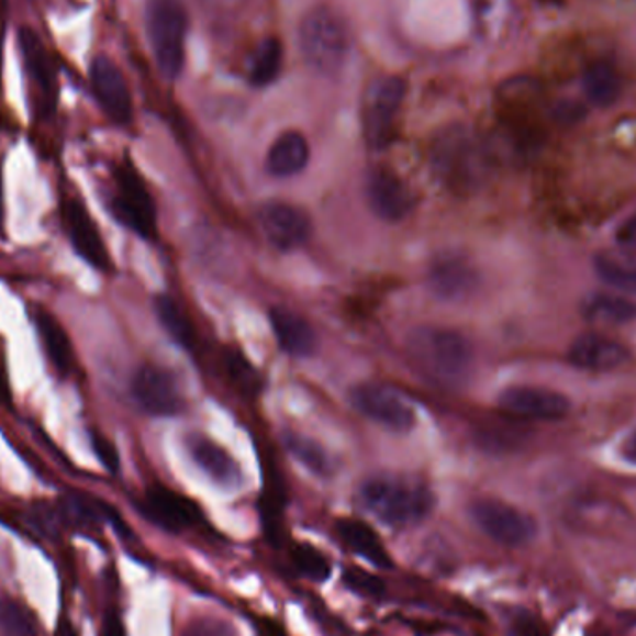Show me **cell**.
Listing matches in <instances>:
<instances>
[{"label":"cell","instance_id":"cell-17","mask_svg":"<svg viewBox=\"0 0 636 636\" xmlns=\"http://www.w3.org/2000/svg\"><path fill=\"white\" fill-rule=\"evenodd\" d=\"M367 201L370 211L375 212L378 219L386 222H400L408 219L415 205L406 182L402 181L394 171L375 170L367 179Z\"/></svg>","mask_w":636,"mask_h":636},{"label":"cell","instance_id":"cell-9","mask_svg":"<svg viewBox=\"0 0 636 636\" xmlns=\"http://www.w3.org/2000/svg\"><path fill=\"white\" fill-rule=\"evenodd\" d=\"M350 402L361 415L389 431L408 432L415 426L417 417L412 404L383 383H359L350 391Z\"/></svg>","mask_w":636,"mask_h":636},{"label":"cell","instance_id":"cell-30","mask_svg":"<svg viewBox=\"0 0 636 636\" xmlns=\"http://www.w3.org/2000/svg\"><path fill=\"white\" fill-rule=\"evenodd\" d=\"M0 635L42 636L36 614L19 600L10 595L0 598Z\"/></svg>","mask_w":636,"mask_h":636},{"label":"cell","instance_id":"cell-25","mask_svg":"<svg viewBox=\"0 0 636 636\" xmlns=\"http://www.w3.org/2000/svg\"><path fill=\"white\" fill-rule=\"evenodd\" d=\"M19 49H21V56H23L31 79L36 82L37 88L43 91V96H47L53 104L56 96L55 71H53L49 53L45 49V45L36 32L32 29H21L19 31Z\"/></svg>","mask_w":636,"mask_h":636},{"label":"cell","instance_id":"cell-27","mask_svg":"<svg viewBox=\"0 0 636 636\" xmlns=\"http://www.w3.org/2000/svg\"><path fill=\"white\" fill-rule=\"evenodd\" d=\"M582 90L595 107H611L622 93L618 71L609 62H594L582 75Z\"/></svg>","mask_w":636,"mask_h":636},{"label":"cell","instance_id":"cell-23","mask_svg":"<svg viewBox=\"0 0 636 636\" xmlns=\"http://www.w3.org/2000/svg\"><path fill=\"white\" fill-rule=\"evenodd\" d=\"M335 533L343 539V544L350 547L352 551L365 558L380 570H391L393 560L389 557L388 549L382 539L376 534L375 528L359 520L345 517L335 523Z\"/></svg>","mask_w":636,"mask_h":636},{"label":"cell","instance_id":"cell-41","mask_svg":"<svg viewBox=\"0 0 636 636\" xmlns=\"http://www.w3.org/2000/svg\"><path fill=\"white\" fill-rule=\"evenodd\" d=\"M622 456L625 460L636 466V431L631 432L627 439H625L624 445H622Z\"/></svg>","mask_w":636,"mask_h":636},{"label":"cell","instance_id":"cell-6","mask_svg":"<svg viewBox=\"0 0 636 636\" xmlns=\"http://www.w3.org/2000/svg\"><path fill=\"white\" fill-rule=\"evenodd\" d=\"M114 192L110 196V212L120 224L138 237H157V207L133 164H120L114 171Z\"/></svg>","mask_w":636,"mask_h":636},{"label":"cell","instance_id":"cell-18","mask_svg":"<svg viewBox=\"0 0 636 636\" xmlns=\"http://www.w3.org/2000/svg\"><path fill=\"white\" fill-rule=\"evenodd\" d=\"M629 348L620 341L601 334H584L571 343L568 359L577 369L606 372L629 361Z\"/></svg>","mask_w":636,"mask_h":636},{"label":"cell","instance_id":"cell-32","mask_svg":"<svg viewBox=\"0 0 636 636\" xmlns=\"http://www.w3.org/2000/svg\"><path fill=\"white\" fill-rule=\"evenodd\" d=\"M225 375L230 382L244 394H255L259 391V376L254 367L248 364V359L237 350H225L224 354Z\"/></svg>","mask_w":636,"mask_h":636},{"label":"cell","instance_id":"cell-19","mask_svg":"<svg viewBox=\"0 0 636 636\" xmlns=\"http://www.w3.org/2000/svg\"><path fill=\"white\" fill-rule=\"evenodd\" d=\"M187 450L201 471L224 488H238L243 484V471L237 460L211 437L203 434H188Z\"/></svg>","mask_w":636,"mask_h":636},{"label":"cell","instance_id":"cell-11","mask_svg":"<svg viewBox=\"0 0 636 636\" xmlns=\"http://www.w3.org/2000/svg\"><path fill=\"white\" fill-rule=\"evenodd\" d=\"M90 80L99 107L115 125H129L133 120V98L122 69L107 56H96L90 64Z\"/></svg>","mask_w":636,"mask_h":636},{"label":"cell","instance_id":"cell-26","mask_svg":"<svg viewBox=\"0 0 636 636\" xmlns=\"http://www.w3.org/2000/svg\"><path fill=\"white\" fill-rule=\"evenodd\" d=\"M598 278L614 291L636 294V254L627 249H605L594 257Z\"/></svg>","mask_w":636,"mask_h":636},{"label":"cell","instance_id":"cell-10","mask_svg":"<svg viewBox=\"0 0 636 636\" xmlns=\"http://www.w3.org/2000/svg\"><path fill=\"white\" fill-rule=\"evenodd\" d=\"M134 400L144 412L157 417H171L182 412L185 400L171 372L158 365H142L131 383Z\"/></svg>","mask_w":636,"mask_h":636},{"label":"cell","instance_id":"cell-40","mask_svg":"<svg viewBox=\"0 0 636 636\" xmlns=\"http://www.w3.org/2000/svg\"><path fill=\"white\" fill-rule=\"evenodd\" d=\"M99 636H127V631H125L122 618L114 612H110V614L104 616Z\"/></svg>","mask_w":636,"mask_h":636},{"label":"cell","instance_id":"cell-42","mask_svg":"<svg viewBox=\"0 0 636 636\" xmlns=\"http://www.w3.org/2000/svg\"><path fill=\"white\" fill-rule=\"evenodd\" d=\"M0 400H10V389H8L7 376L0 369Z\"/></svg>","mask_w":636,"mask_h":636},{"label":"cell","instance_id":"cell-5","mask_svg":"<svg viewBox=\"0 0 636 636\" xmlns=\"http://www.w3.org/2000/svg\"><path fill=\"white\" fill-rule=\"evenodd\" d=\"M188 15L181 0H147L146 31L158 71L168 80L185 66Z\"/></svg>","mask_w":636,"mask_h":636},{"label":"cell","instance_id":"cell-38","mask_svg":"<svg viewBox=\"0 0 636 636\" xmlns=\"http://www.w3.org/2000/svg\"><path fill=\"white\" fill-rule=\"evenodd\" d=\"M510 635L512 636H546V631L538 620L528 612H517L510 622Z\"/></svg>","mask_w":636,"mask_h":636},{"label":"cell","instance_id":"cell-24","mask_svg":"<svg viewBox=\"0 0 636 636\" xmlns=\"http://www.w3.org/2000/svg\"><path fill=\"white\" fill-rule=\"evenodd\" d=\"M581 315L594 326H625L636 321V303L618 294L592 292L582 300Z\"/></svg>","mask_w":636,"mask_h":636},{"label":"cell","instance_id":"cell-14","mask_svg":"<svg viewBox=\"0 0 636 636\" xmlns=\"http://www.w3.org/2000/svg\"><path fill=\"white\" fill-rule=\"evenodd\" d=\"M62 222L66 227L67 237L71 241L75 252L85 259L90 267L98 270H109L110 254L107 249L96 220L91 219L90 211L79 200L67 198L62 205Z\"/></svg>","mask_w":636,"mask_h":636},{"label":"cell","instance_id":"cell-39","mask_svg":"<svg viewBox=\"0 0 636 636\" xmlns=\"http://www.w3.org/2000/svg\"><path fill=\"white\" fill-rule=\"evenodd\" d=\"M616 243H618L620 248L636 254V212L620 224L618 230H616Z\"/></svg>","mask_w":636,"mask_h":636},{"label":"cell","instance_id":"cell-35","mask_svg":"<svg viewBox=\"0 0 636 636\" xmlns=\"http://www.w3.org/2000/svg\"><path fill=\"white\" fill-rule=\"evenodd\" d=\"M182 636H238L235 625L225 620L201 616L190 622L182 631Z\"/></svg>","mask_w":636,"mask_h":636},{"label":"cell","instance_id":"cell-36","mask_svg":"<svg viewBox=\"0 0 636 636\" xmlns=\"http://www.w3.org/2000/svg\"><path fill=\"white\" fill-rule=\"evenodd\" d=\"M90 442L91 449H93V453L98 456L101 466H103L109 473H118V471H120V455H118L114 443L110 442L109 437L103 436V434H99V432H91Z\"/></svg>","mask_w":636,"mask_h":636},{"label":"cell","instance_id":"cell-8","mask_svg":"<svg viewBox=\"0 0 636 636\" xmlns=\"http://www.w3.org/2000/svg\"><path fill=\"white\" fill-rule=\"evenodd\" d=\"M469 515L475 525L499 546H527L538 533L536 522L531 515L501 499H475L473 503L469 504Z\"/></svg>","mask_w":636,"mask_h":636},{"label":"cell","instance_id":"cell-34","mask_svg":"<svg viewBox=\"0 0 636 636\" xmlns=\"http://www.w3.org/2000/svg\"><path fill=\"white\" fill-rule=\"evenodd\" d=\"M343 582L350 588L352 592L365 595V598H382L386 594V584L382 579H378L361 568H348L343 571Z\"/></svg>","mask_w":636,"mask_h":636},{"label":"cell","instance_id":"cell-20","mask_svg":"<svg viewBox=\"0 0 636 636\" xmlns=\"http://www.w3.org/2000/svg\"><path fill=\"white\" fill-rule=\"evenodd\" d=\"M270 324L281 350L287 352L292 358H310L319 348L315 327L294 311L272 308Z\"/></svg>","mask_w":636,"mask_h":636},{"label":"cell","instance_id":"cell-12","mask_svg":"<svg viewBox=\"0 0 636 636\" xmlns=\"http://www.w3.org/2000/svg\"><path fill=\"white\" fill-rule=\"evenodd\" d=\"M499 406L503 412L531 421H560L570 413L568 397L553 389L538 386H514L499 394Z\"/></svg>","mask_w":636,"mask_h":636},{"label":"cell","instance_id":"cell-21","mask_svg":"<svg viewBox=\"0 0 636 636\" xmlns=\"http://www.w3.org/2000/svg\"><path fill=\"white\" fill-rule=\"evenodd\" d=\"M32 319H34V326L42 341L45 356L56 370V375H71L75 370L74 343L69 339L60 321L45 308H34Z\"/></svg>","mask_w":636,"mask_h":636},{"label":"cell","instance_id":"cell-15","mask_svg":"<svg viewBox=\"0 0 636 636\" xmlns=\"http://www.w3.org/2000/svg\"><path fill=\"white\" fill-rule=\"evenodd\" d=\"M428 286L437 298L460 302L479 289V270L466 255L456 252L439 254L428 268Z\"/></svg>","mask_w":636,"mask_h":636},{"label":"cell","instance_id":"cell-1","mask_svg":"<svg viewBox=\"0 0 636 636\" xmlns=\"http://www.w3.org/2000/svg\"><path fill=\"white\" fill-rule=\"evenodd\" d=\"M431 166L437 181L453 194H475L490 177V152L471 129L449 125L432 142Z\"/></svg>","mask_w":636,"mask_h":636},{"label":"cell","instance_id":"cell-29","mask_svg":"<svg viewBox=\"0 0 636 636\" xmlns=\"http://www.w3.org/2000/svg\"><path fill=\"white\" fill-rule=\"evenodd\" d=\"M281 66H283V45L278 37H265L255 51L249 67V82L254 88H267L278 79Z\"/></svg>","mask_w":636,"mask_h":636},{"label":"cell","instance_id":"cell-22","mask_svg":"<svg viewBox=\"0 0 636 636\" xmlns=\"http://www.w3.org/2000/svg\"><path fill=\"white\" fill-rule=\"evenodd\" d=\"M310 155L308 138L298 131H286L274 140L272 146L268 149L267 171L279 179L298 176L305 170Z\"/></svg>","mask_w":636,"mask_h":636},{"label":"cell","instance_id":"cell-7","mask_svg":"<svg viewBox=\"0 0 636 636\" xmlns=\"http://www.w3.org/2000/svg\"><path fill=\"white\" fill-rule=\"evenodd\" d=\"M406 91V80L397 75L380 77L370 85L364 104V136L372 149L391 146Z\"/></svg>","mask_w":636,"mask_h":636},{"label":"cell","instance_id":"cell-33","mask_svg":"<svg viewBox=\"0 0 636 636\" xmlns=\"http://www.w3.org/2000/svg\"><path fill=\"white\" fill-rule=\"evenodd\" d=\"M291 558L294 566H297V570L302 576L311 579V581L324 582L332 573L330 560L316 547L300 544V546L292 549Z\"/></svg>","mask_w":636,"mask_h":636},{"label":"cell","instance_id":"cell-3","mask_svg":"<svg viewBox=\"0 0 636 636\" xmlns=\"http://www.w3.org/2000/svg\"><path fill=\"white\" fill-rule=\"evenodd\" d=\"M359 501L376 520L389 527H412L434 509L432 491L419 480L378 475L359 488Z\"/></svg>","mask_w":636,"mask_h":636},{"label":"cell","instance_id":"cell-28","mask_svg":"<svg viewBox=\"0 0 636 636\" xmlns=\"http://www.w3.org/2000/svg\"><path fill=\"white\" fill-rule=\"evenodd\" d=\"M153 305H155L158 322L163 324L166 334L170 335L171 339L176 341L177 345L185 350H192L198 343V335H196L192 321L188 319L181 305L174 298L164 297V294L155 298Z\"/></svg>","mask_w":636,"mask_h":636},{"label":"cell","instance_id":"cell-31","mask_svg":"<svg viewBox=\"0 0 636 636\" xmlns=\"http://www.w3.org/2000/svg\"><path fill=\"white\" fill-rule=\"evenodd\" d=\"M283 443H286L287 450H289L300 464L308 467L311 473L319 475V477H327V475H332V471H334L332 458H330V456L326 455V450L322 449L321 445L313 442L311 437L289 431L283 434Z\"/></svg>","mask_w":636,"mask_h":636},{"label":"cell","instance_id":"cell-4","mask_svg":"<svg viewBox=\"0 0 636 636\" xmlns=\"http://www.w3.org/2000/svg\"><path fill=\"white\" fill-rule=\"evenodd\" d=\"M298 49L311 71L322 77L339 75L350 55V32L345 19L332 8H313L298 26Z\"/></svg>","mask_w":636,"mask_h":636},{"label":"cell","instance_id":"cell-37","mask_svg":"<svg viewBox=\"0 0 636 636\" xmlns=\"http://www.w3.org/2000/svg\"><path fill=\"white\" fill-rule=\"evenodd\" d=\"M198 2L209 18L216 19V21H227V19L237 18L238 13H243L244 8L248 7L249 0H198Z\"/></svg>","mask_w":636,"mask_h":636},{"label":"cell","instance_id":"cell-13","mask_svg":"<svg viewBox=\"0 0 636 636\" xmlns=\"http://www.w3.org/2000/svg\"><path fill=\"white\" fill-rule=\"evenodd\" d=\"M257 219L268 243L281 252L300 248L310 241V216L291 203L283 201L265 203L257 212Z\"/></svg>","mask_w":636,"mask_h":636},{"label":"cell","instance_id":"cell-16","mask_svg":"<svg viewBox=\"0 0 636 636\" xmlns=\"http://www.w3.org/2000/svg\"><path fill=\"white\" fill-rule=\"evenodd\" d=\"M140 510L149 522L170 533H181L185 528L194 527L201 517L196 503L166 486H152L140 501Z\"/></svg>","mask_w":636,"mask_h":636},{"label":"cell","instance_id":"cell-2","mask_svg":"<svg viewBox=\"0 0 636 636\" xmlns=\"http://www.w3.org/2000/svg\"><path fill=\"white\" fill-rule=\"evenodd\" d=\"M406 350L419 372L443 388L461 386L473 369V346L449 327H415L408 334Z\"/></svg>","mask_w":636,"mask_h":636}]
</instances>
